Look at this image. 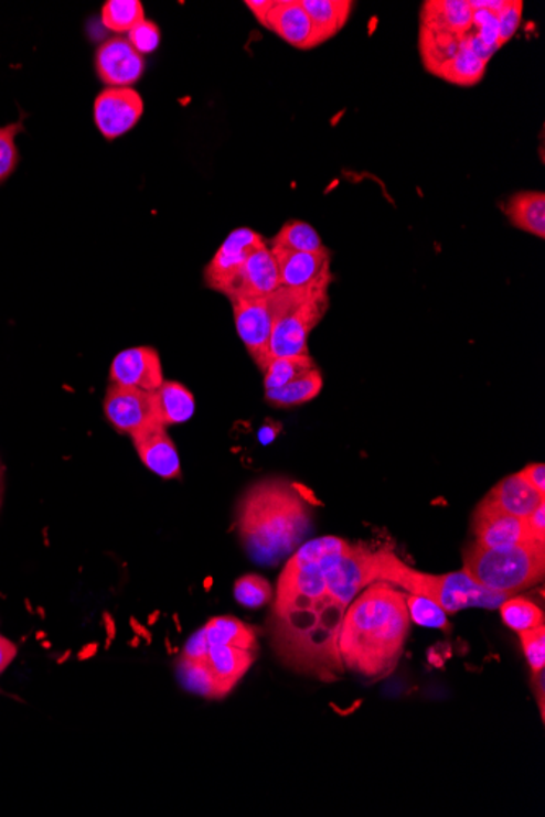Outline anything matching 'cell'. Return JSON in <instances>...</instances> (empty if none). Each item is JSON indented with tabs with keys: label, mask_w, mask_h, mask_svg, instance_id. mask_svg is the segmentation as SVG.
Here are the masks:
<instances>
[{
	"label": "cell",
	"mask_w": 545,
	"mask_h": 817,
	"mask_svg": "<svg viewBox=\"0 0 545 817\" xmlns=\"http://www.w3.org/2000/svg\"><path fill=\"white\" fill-rule=\"evenodd\" d=\"M373 583V550L340 537L309 540L289 557L268 621L279 662L335 682L345 673L339 638L351 602Z\"/></svg>",
	"instance_id": "6da1fadb"
},
{
	"label": "cell",
	"mask_w": 545,
	"mask_h": 817,
	"mask_svg": "<svg viewBox=\"0 0 545 817\" xmlns=\"http://www.w3.org/2000/svg\"><path fill=\"white\" fill-rule=\"evenodd\" d=\"M410 632L404 592L386 581L367 584L351 602L339 648L345 669L380 679L395 669Z\"/></svg>",
	"instance_id": "7a4b0ae2"
},
{
	"label": "cell",
	"mask_w": 545,
	"mask_h": 817,
	"mask_svg": "<svg viewBox=\"0 0 545 817\" xmlns=\"http://www.w3.org/2000/svg\"><path fill=\"white\" fill-rule=\"evenodd\" d=\"M308 502L295 483L265 479L248 486L235 509V529L248 558L275 567L301 547L311 533Z\"/></svg>",
	"instance_id": "3957f363"
},
{
	"label": "cell",
	"mask_w": 545,
	"mask_h": 817,
	"mask_svg": "<svg viewBox=\"0 0 545 817\" xmlns=\"http://www.w3.org/2000/svg\"><path fill=\"white\" fill-rule=\"evenodd\" d=\"M386 581L410 594L421 595L438 604L446 614L466 609H496L510 595L489 591L470 580L464 571L429 574L414 570L389 550L373 551V583Z\"/></svg>",
	"instance_id": "277c9868"
},
{
	"label": "cell",
	"mask_w": 545,
	"mask_h": 817,
	"mask_svg": "<svg viewBox=\"0 0 545 817\" xmlns=\"http://www.w3.org/2000/svg\"><path fill=\"white\" fill-rule=\"evenodd\" d=\"M332 271L304 288H278L268 295L272 316V357L309 354L311 332L329 311Z\"/></svg>",
	"instance_id": "5b68a950"
},
{
	"label": "cell",
	"mask_w": 545,
	"mask_h": 817,
	"mask_svg": "<svg viewBox=\"0 0 545 817\" xmlns=\"http://www.w3.org/2000/svg\"><path fill=\"white\" fill-rule=\"evenodd\" d=\"M462 571L482 588L511 598L544 580L545 544L487 548L473 542L466 550Z\"/></svg>",
	"instance_id": "8992f818"
},
{
	"label": "cell",
	"mask_w": 545,
	"mask_h": 817,
	"mask_svg": "<svg viewBox=\"0 0 545 817\" xmlns=\"http://www.w3.org/2000/svg\"><path fill=\"white\" fill-rule=\"evenodd\" d=\"M142 115L145 101L132 87H107L95 98V126L108 141H115L131 131Z\"/></svg>",
	"instance_id": "52a82bcc"
},
{
	"label": "cell",
	"mask_w": 545,
	"mask_h": 817,
	"mask_svg": "<svg viewBox=\"0 0 545 817\" xmlns=\"http://www.w3.org/2000/svg\"><path fill=\"white\" fill-rule=\"evenodd\" d=\"M233 304L235 329L244 343L245 350L257 364L258 369L265 370L271 363L270 342L272 316L267 298L234 299Z\"/></svg>",
	"instance_id": "ba28073f"
},
{
	"label": "cell",
	"mask_w": 545,
	"mask_h": 817,
	"mask_svg": "<svg viewBox=\"0 0 545 817\" xmlns=\"http://www.w3.org/2000/svg\"><path fill=\"white\" fill-rule=\"evenodd\" d=\"M265 247H268L267 241L254 229L241 227V229L233 230L229 237L223 241V245L217 248L213 260L207 264L206 270H204V282H206L207 288L224 294L237 272L244 267L245 261L255 251Z\"/></svg>",
	"instance_id": "9c48e42d"
},
{
	"label": "cell",
	"mask_w": 545,
	"mask_h": 817,
	"mask_svg": "<svg viewBox=\"0 0 545 817\" xmlns=\"http://www.w3.org/2000/svg\"><path fill=\"white\" fill-rule=\"evenodd\" d=\"M104 411L111 427L121 434H135L156 421L152 391L110 384L105 391Z\"/></svg>",
	"instance_id": "30bf717a"
},
{
	"label": "cell",
	"mask_w": 545,
	"mask_h": 817,
	"mask_svg": "<svg viewBox=\"0 0 545 817\" xmlns=\"http://www.w3.org/2000/svg\"><path fill=\"white\" fill-rule=\"evenodd\" d=\"M472 530L475 544L480 547L502 548L534 542L526 519L511 516L487 498L473 514Z\"/></svg>",
	"instance_id": "8fae6325"
},
{
	"label": "cell",
	"mask_w": 545,
	"mask_h": 817,
	"mask_svg": "<svg viewBox=\"0 0 545 817\" xmlns=\"http://www.w3.org/2000/svg\"><path fill=\"white\" fill-rule=\"evenodd\" d=\"M145 67V57L122 36L105 41L95 54L97 76L107 87H132L141 80Z\"/></svg>",
	"instance_id": "7c38bea8"
},
{
	"label": "cell",
	"mask_w": 545,
	"mask_h": 817,
	"mask_svg": "<svg viewBox=\"0 0 545 817\" xmlns=\"http://www.w3.org/2000/svg\"><path fill=\"white\" fill-rule=\"evenodd\" d=\"M110 384L154 391L163 384L162 363L151 346H135L118 353L110 366Z\"/></svg>",
	"instance_id": "4fadbf2b"
},
{
	"label": "cell",
	"mask_w": 545,
	"mask_h": 817,
	"mask_svg": "<svg viewBox=\"0 0 545 817\" xmlns=\"http://www.w3.org/2000/svg\"><path fill=\"white\" fill-rule=\"evenodd\" d=\"M132 444L142 464L163 480L182 476L179 452L163 424L152 421L131 434Z\"/></svg>",
	"instance_id": "5bb4252c"
},
{
	"label": "cell",
	"mask_w": 545,
	"mask_h": 817,
	"mask_svg": "<svg viewBox=\"0 0 545 817\" xmlns=\"http://www.w3.org/2000/svg\"><path fill=\"white\" fill-rule=\"evenodd\" d=\"M278 288H281L278 265H276L270 247H265L255 251L245 261L244 267L237 272L224 295H227L229 301H234V299L267 298Z\"/></svg>",
	"instance_id": "9a60e30c"
},
{
	"label": "cell",
	"mask_w": 545,
	"mask_h": 817,
	"mask_svg": "<svg viewBox=\"0 0 545 817\" xmlns=\"http://www.w3.org/2000/svg\"><path fill=\"white\" fill-rule=\"evenodd\" d=\"M267 29L298 50H312L323 43L302 9L301 0H276L267 19Z\"/></svg>",
	"instance_id": "2e32d148"
},
{
	"label": "cell",
	"mask_w": 545,
	"mask_h": 817,
	"mask_svg": "<svg viewBox=\"0 0 545 817\" xmlns=\"http://www.w3.org/2000/svg\"><path fill=\"white\" fill-rule=\"evenodd\" d=\"M278 265L279 282L282 288H304L330 272V251H291L270 248Z\"/></svg>",
	"instance_id": "e0dca14e"
},
{
	"label": "cell",
	"mask_w": 545,
	"mask_h": 817,
	"mask_svg": "<svg viewBox=\"0 0 545 817\" xmlns=\"http://www.w3.org/2000/svg\"><path fill=\"white\" fill-rule=\"evenodd\" d=\"M472 15L469 0H431L421 7L420 29L466 36L472 30Z\"/></svg>",
	"instance_id": "ac0fdd59"
},
{
	"label": "cell",
	"mask_w": 545,
	"mask_h": 817,
	"mask_svg": "<svg viewBox=\"0 0 545 817\" xmlns=\"http://www.w3.org/2000/svg\"><path fill=\"white\" fill-rule=\"evenodd\" d=\"M254 662V649L231 645H210L207 649L206 663L220 684L223 697L229 696L235 684L245 676Z\"/></svg>",
	"instance_id": "d6986e66"
},
{
	"label": "cell",
	"mask_w": 545,
	"mask_h": 817,
	"mask_svg": "<svg viewBox=\"0 0 545 817\" xmlns=\"http://www.w3.org/2000/svg\"><path fill=\"white\" fill-rule=\"evenodd\" d=\"M157 423L175 427L192 420L196 404L192 391L175 380H163L159 389L152 391Z\"/></svg>",
	"instance_id": "ffe728a7"
},
{
	"label": "cell",
	"mask_w": 545,
	"mask_h": 817,
	"mask_svg": "<svg viewBox=\"0 0 545 817\" xmlns=\"http://www.w3.org/2000/svg\"><path fill=\"white\" fill-rule=\"evenodd\" d=\"M490 503H493L500 509L511 514V516L526 519L537 506L545 503V496L539 495L536 490L531 488L520 473L503 479L492 492L487 496Z\"/></svg>",
	"instance_id": "44dd1931"
},
{
	"label": "cell",
	"mask_w": 545,
	"mask_h": 817,
	"mask_svg": "<svg viewBox=\"0 0 545 817\" xmlns=\"http://www.w3.org/2000/svg\"><path fill=\"white\" fill-rule=\"evenodd\" d=\"M505 214L516 229L545 237L544 192H520L507 200Z\"/></svg>",
	"instance_id": "7402d4cb"
},
{
	"label": "cell",
	"mask_w": 545,
	"mask_h": 817,
	"mask_svg": "<svg viewBox=\"0 0 545 817\" xmlns=\"http://www.w3.org/2000/svg\"><path fill=\"white\" fill-rule=\"evenodd\" d=\"M301 6L325 43L342 32L354 3L351 0H301Z\"/></svg>",
	"instance_id": "603a6c76"
},
{
	"label": "cell",
	"mask_w": 545,
	"mask_h": 817,
	"mask_svg": "<svg viewBox=\"0 0 545 817\" xmlns=\"http://www.w3.org/2000/svg\"><path fill=\"white\" fill-rule=\"evenodd\" d=\"M323 377L319 369H313L306 376L279 387V389L265 390L268 404L276 408H292L308 404L322 391Z\"/></svg>",
	"instance_id": "cb8c5ba5"
},
{
	"label": "cell",
	"mask_w": 545,
	"mask_h": 817,
	"mask_svg": "<svg viewBox=\"0 0 545 817\" xmlns=\"http://www.w3.org/2000/svg\"><path fill=\"white\" fill-rule=\"evenodd\" d=\"M485 61L480 60L464 41L459 53L451 57L448 63L439 66L432 74L442 78V80L449 82V84L469 87V85H475L482 80L485 76Z\"/></svg>",
	"instance_id": "d4e9b609"
},
{
	"label": "cell",
	"mask_w": 545,
	"mask_h": 817,
	"mask_svg": "<svg viewBox=\"0 0 545 817\" xmlns=\"http://www.w3.org/2000/svg\"><path fill=\"white\" fill-rule=\"evenodd\" d=\"M207 645H231L257 652L254 628L234 617H214L203 626Z\"/></svg>",
	"instance_id": "484cf974"
},
{
	"label": "cell",
	"mask_w": 545,
	"mask_h": 817,
	"mask_svg": "<svg viewBox=\"0 0 545 817\" xmlns=\"http://www.w3.org/2000/svg\"><path fill=\"white\" fill-rule=\"evenodd\" d=\"M177 677H179L180 686L189 692L196 694L204 699H224L220 684L206 662L180 658L177 662Z\"/></svg>",
	"instance_id": "4316f807"
},
{
	"label": "cell",
	"mask_w": 545,
	"mask_h": 817,
	"mask_svg": "<svg viewBox=\"0 0 545 817\" xmlns=\"http://www.w3.org/2000/svg\"><path fill=\"white\" fill-rule=\"evenodd\" d=\"M421 60L428 73H435L439 66L448 63L451 57L459 53L464 43V36L448 35V33H435L429 30L420 29V39H418Z\"/></svg>",
	"instance_id": "83f0119b"
},
{
	"label": "cell",
	"mask_w": 545,
	"mask_h": 817,
	"mask_svg": "<svg viewBox=\"0 0 545 817\" xmlns=\"http://www.w3.org/2000/svg\"><path fill=\"white\" fill-rule=\"evenodd\" d=\"M316 367L311 354L272 357L271 363L264 370L265 390L279 389V387L311 373Z\"/></svg>",
	"instance_id": "f1b7e54d"
},
{
	"label": "cell",
	"mask_w": 545,
	"mask_h": 817,
	"mask_svg": "<svg viewBox=\"0 0 545 817\" xmlns=\"http://www.w3.org/2000/svg\"><path fill=\"white\" fill-rule=\"evenodd\" d=\"M325 245L322 244V238L311 224L302 223V221H289L271 238L270 248L291 251H319Z\"/></svg>",
	"instance_id": "f546056e"
},
{
	"label": "cell",
	"mask_w": 545,
	"mask_h": 817,
	"mask_svg": "<svg viewBox=\"0 0 545 817\" xmlns=\"http://www.w3.org/2000/svg\"><path fill=\"white\" fill-rule=\"evenodd\" d=\"M145 19V6L139 0H107L101 7V23L110 32L129 33Z\"/></svg>",
	"instance_id": "4dcf8cb0"
},
{
	"label": "cell",
	"mask_w": 545,
	"mask_h": 817,
	"mask_svg": "<svg viewBox=\"0 0 545 817\" xmlns=\"http://www.w3.org/2000/svg\"><path fill=\"white\" fill-rule=\"evenodd\" d=\"M499 609L503 622L514 632H526L544 625V612L527 599L507 598Z\"/></svg>",
	"instance_id": "1f68e13d"
},
{
	"label": "cell",
	"mask_w": 545,
	"mask_h": 817,
	"mask_svg": "<svg viewBox=\"0 0 545 817\" xmlns=\"http://www.w3.org/2000/svg\"><path fill=\"white\" fill-rule=\"evenodd\" d=\"M23 131H25L23 118L10 125L0 126V185L6 183L19 166L20 152L17 148V138Z\"/></svg>",
	"instance_id": "d6a6232c"
},
{
	"label": "cell",
	"mask_w": 545,
	"mask_h": 817,
	"mask_svg": "<svg viewBox=\"0 0 545 817\" xmlns=\"http://www.w3.org/2000/svg\"><path fill=\"white\" fill-rule=\"evenodd\" d=\"M234 598L244 608L260 609L271 602L272 588L258 574H245L235 581Z\"/></svg>",
	"instance_id": "836d02e7"
},
{
	"label": "cell",
	"mask_w": 545,
	"mask_h": 817,
	"mask_svg": "<svg viewBox=\"0 0 545 817\" xmlns=\"http://www.w3.org/2000/svg\"><path fill=\"white\" fill-rule=\"evenodd\" d=\"M405 604H407L410 621L418 623V625L427 626V628L445 630V632L451 630L448 614L438 604L429 601V599L421 598V595L408 594L405 595Z\"/></svg>",
	"instance_id": "e575fe53"
},
{
	"label": "cell",
	"mask_w": 545,
	"mask_h": 817,
	"mask_svg": "<svg viewBox=\"0 0 545 817\" xmlns=\"http://www.w3.org/2000/svg\"><path fill=\"white\" fill-rule=\"evenodd\" d=\"M521 643H523L524 655H526L527 664L534 674H539L544 670L545 666V628L537 626V628L526 630V632H520Z\"/></svg>",
	"instance_id": "d590c367"
},
{
	"label": "cell",
	"mask_w": 545,
	"mask_h": 817,
	"mask_svg": "<svg viewBox=\"0 0 545 817\" xmlns=\"http://www.w3.org/2000/svg\"><path fill=\"white\" fill-rule=\"evenodd\" d=\"M524 3L521 0H506L505 6L495 13L499 22V46L513 39L521 25Z\"/></svg>",
	"instance_id": "8d00e7d4"
},
{
	"label": "cell",
	"mask_w": 545,
	"mask_h": 817,
	"mask_svg": "<svg viewBox=\"0 0 545 817\" xmlns=\"http://www.w3.org/2000/svg\"><path fill=\"white\" fill-rule=\"evenodd\" d=\"M128 41L141 56L154 53L160 44V30L151 20L145 19L128 33Z\"/></svg>",
	"instance_id": "74e56055"
},
{
	"label": "cell",
	"mask_w": 545,
	"mask_h": 817,
	"mask_svg": "<svg viewBox=\"0 0 545 817\" xmlns=\"http://www.w3.org/2000/svg\"><path fill=\"white\" fill-rule=\"evenodd\" d=\"M207 649H210V645H207L206 632H204V628L197 630L195 635L190 636L189 642H186L182 658L206 662Z\"/></svg>",
	"instance_id": "f35d334b"
},
{
	"label": "cell",
	"mask_w": 545,
	"mask_h": 817,
	"mask_svg": "<svg viewBox=\"0 0 545 817\" xmlns=\"http://www.w3.org/2000/svg\"><path fill=\"white\" fill-rule=\"evenodd\" d=\"M527 529L534 542L545 544V503L526 517Z\"/></svg>",
	"instance_id": "ab89813d"
},
{
	"label": "cell",
	"mask_w": 545,
	"mask_h": 817,
	"mask_svg": "<svg viewBox=\"0 0 545 817\" xmlns=\"http://www.w3.org/2000/svg\"><path fill=\"white\" fill-rule=\"evenodd\" d=\"M521 479L536 490L539 495L545 496V465L544 464H531L524 467L520 472Z\"/></svg>",
	"instance_id": "60d3db41"
},
{
	"label": "cell",
	"mask_w": 545,
	"mask_h": 817,
	"mask_svg": "<svg viewBox=\"0 0 545 817\" xmlns=\"http://www.w3.org/2000/svg\"><path fill=\"white\" fill-rule=\"evenodd\" d=\"M275 3L276 0H247L245 6H247V9L254 13L258 23H261V25L267 29V19L268 15H270L272 7H275Z\"/></svg>",
	"instance_id": "b9f144b4"
},
{
	"label": "cell",
	"mask_w": 545,
	"mask_h": 817,
	"mask_svg": "<svg viewBox=\"0 0 545 817\" xmlns=\"http://www.w3.org/2000/svg\"><path fill=\"white\" fill-rule=\"evenodd\" d=\"M17 653H19V649H17L15 643L0 635V676L6 673L10 664L15 662Z\"/></svg>",
	"instance_id": "7bdbcfd3"
},
{
	"label": "cell",
	"mask_w": 545,
	"mask_h": 817,
	"mask_svg": "<svg viewBox=\"0 0 545 817\" xmlns=\"http://www.w3.org/2000/svg\"><path fill=\"white\" fill-rule=\"evenodd\" d=\"M279 431H281V424L279 423H270L264 424L260 429H258V442L264 445H270L272 441H275L276 438H278Z\"/></svg>",
	"instance_id": "ee69618b"
},
{
	"label": "cell",
	"mask_w": 545,
	"mask_h": 817,
	"mask_svg": "<svg viewBox=\"0 0 545 817\" xmlns=\"http://www.w3.org/2000/svg\"><path fill=\"white\" fill-rule=\"evenodd\" d=\"M105 632H107V643L105 648H110L111 642L117 638V625H115L114 617L108 612L104 614Z\"/></svg>",
	"instance_id": "f6af8a7d"
},
{
	"label": "cell",
	"mask_w": 545,
	"mask_h": 817,
	"mask_svg": "<svg viewBox=\"0 0 545 817\" xmlns=\"http://www.w3.org/2000/svg\"><path fill=\"white\" fill-rule=\"evenodd\" d=\"M129 625H131L132 632H135L136 635L139 636V638H145L146 643H148V645H151L152 643L151 632H149V630L146 628L145 625H141V623L136 621L135 617L129 619Z\"/></svg>",
	"instance_id": "bcb514c9"
},
{
	"label": "cell",
	"mask_w": 545,
	"mask_h": 817,
	"mask_svg": "<svg viewBox=\"0 0 545 817\" xmlns=\"http://www.w3.org/2000/svg\"><path fill=\"white\" fill-rule=\"evenodd\" d=\"M98 653V643H88V645L84 646V649H82L81 653H78V659L81 662H85V659L95 658Z\"/></svg>",
	"instance_id": "7dc6e473"
},
{
	"label": "cell",
	"mask_w": 545,
	"mask_h": 817,
	"mask_svg": "<svg viewBox=\"0 0 545 817\" xmlns=\"http://www.w3.org/2000/svg\"><path fill=\"white\" fill-rule=\"evenodd\" d=\"M428 662L429 664H431V666L438 667V669H442V667H445L446 659L442 658L441 653H438V648H429Z\"/></svg>",
	"instance_id": "c3c4849f"
},
{
	"label": "cell",
	"mask_w": 545,
	"mask_h": 817,
	"mask_svg": "<svg viewBox=\"0 0 545 817\" xmlns=\"http://www.w3.org/2000/svg\"><path fill=\"white\" fill-rule=\"evenodd\" d=\"M159 617H160V612H154V614H152L151 617H149V621H148L149 625H156V622L159 621Z\"/></svg>",
	"instance_id": "681fc988"
},
{
	"label": "cell",
	"mask_w": 545,
	"mask_h": 817,
	"mask_svg": "<svg viewBox=\"0 0 545 817\" xmlns=\"http://www.w3.org/2000/svg\"><path fill=\"white\" fill-rule=\"evenodd\" d=\"M138 643H139V636L136 635V638L132 639V642H129V646H132V648H136V646H138Z\"/></svg>",
	"instance_id": "f907efd6"
},
{
	"label": "cell",
	"mask_w": 545,
	"mask_h": 817,
	"mask_svg": "<svg viewBox=\"0 0 545 817\" xmlns=\"http://www.w3.org/2000/svg\"><path fill=\"white\" fill-rule=\"evenodd\" d=\"M0 475H2V464H0Z\"/></svg>",
	"instance_id": "816d5d0a"
}]
</instances>
